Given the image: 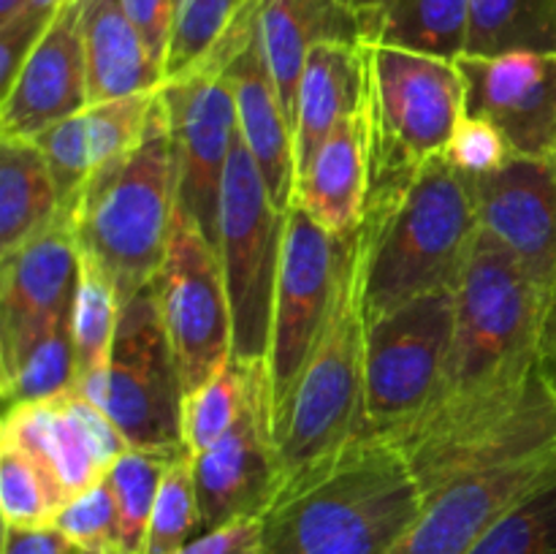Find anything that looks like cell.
Wrapping results in <instances>:
<instances>
[{
	"label": "cell",
	"instance_id": "obj_40",
	"mask_svg": "<svg viewBox=\"0 0 556 554\" xmlns=\"http://www.w3.org/2000/svg\"><path fill=\"white\" fill-rule=\"evenodd\" d=\"M443 158L456 172H462L470 179H478L503 168L514 158V150H510L505 136L489 119L465 112V117L456 125L454 136H451L448 147H445Z\"/></svg>",
	"mask_w": 556,
	"mask_h": 554
},
{
	"label": "cell",
	"instance_id": "obj_22",
	"mask_svg": "<svg viewBox=\"0 0 556 554\" xmlns=\"http://www.w3.org/2000/svg\"><path fill=\"white\" fill-rule=\"evenodd\" d=\"M372 179V136L369 109L364 106L315 150L307 166L296 174L293 204L302 206L318 226L340 239H351L362 228Z\"/></svg>",
	"mask_w": 556,
	"mask_h": 554
},
{
	"label": "cell",
	"instance_id": "obj_1",
	"mask_svg": "<svg viewBox=\"0 0 556 554\" xmlns=\"http://www.w3.org/2000/svg\"><path fill=\"white\" fill-rule=\"evenodd\" d=\"M421 511L402 451L386 438H356L277 494L261 516L264 554H391Z\"/></svg>",
	"mask_w": 556,
	"mask_h": 554
},
{
	"label": "cell",
	"instance_id": "obj_8",
	"mask_svg": "<svg viewBox=\"0 0 556 554\" xmlns=\"http://www.w3.org/2000/svg\"><path fill=\"white\" fill-rule=\"evenodd\" d=\"M76 391L112 418L130 449L188 451L182 440V375L152 286L123 302L106 369L79 380Z\"/></svg>",
	"mask_w": 556,
	"mask_h": 554
},
{
	"label": "cell",
	"instance_id": "obj_32",
	"mask_svg": "<svg viewBox=\"0 0 556 554\" xmlns=\"http://www.w3.org/2000/svg\"><path fill=\"white\" fill-rule=\"evenodd\" d=\"M179 454H185V451L163 454V451L128 449L106 473L114 503H117L119 552L123 554H144L147 530H150L163 473H166L168 462Z\"/></svg>",
	"mask_w": 556,
	"mask_h": 554
},
{
	"label": "cell",
	"instance_id": "obj_15",
	"mask_svg": "<svg viewBox=\"0 0 556 554\" xmlns=\"http://www.w3.org/2000/svg\"><path fill=\"white\" fill-rule=\"evenodd\" d=\"M0 443L25 451L68 503L106 478L130 449L112 418L79 391L5 411Z\"/></svg>",
	"mask_w": 556,
	"mask_h": 554
},
{
	"label": "cell",
	"instance_id": "obj_9",
	"mask_svg": "<svg viewBox=\"0 0 556 554\" xmlns=\"http://www.w3.org/2000/svg\"><path fill=\"white\" fill-rule=\"evenodd\" d=\"M282 231L286 212L271 201L237 130L223 174L215 250L231 304L233 358L239 364H266Z\"/></svg>",
	"mask_w": 556,
	"mask_h": 554
},
{
	"label": "cell",
	"instance_id": "obj_10",
	"mask_svg": "<svg viewBox=\"0 0 556 554\" xmlns=\"http://www.w3.org/2000/svg\"><path fill=\"white\" fill-rule=\"evenodd\" d=\"M456 326V288L424 293L367 320L364 413L358 438H386L440 391Z\"/></svg>",
	"mask_w": 556,
	"mask_h": 554
},
{
	"label": "cell",
	"instance_id": "obj_48",
	"mask_svg": "<svg viewBox=\"0 0 556 554\" xmlns=\"http://www.w3.org/2000/svg\"><path fill=\"white\" fill-rule=\"evenodd\" d=\"M68 554H79V549H76V546H71V552Z\"/></svg>",
	"mask_w": 556,
	"mask_h": 554
},
{
	"label": "cell",
	"instance_id": "obj_23",
	"mask_svg": "<svg viewBox=\"0 0 556 554\" xmlns=\"http://www.w3.org/2000/svg\"><path fill=\"white\" fill-rule=\"evenodd\" d=\"M367 98V49L364 41H324L309 49L296 87L293 144L296 174L315 155L326 136L356 114Z\"/></svg>",
	"mask_w": 556,
	"mask_h": 554
},
{
	"label": "cell",
	"instance_id": "obj_31",
	"mask_svg": "<svg viewBox=\"0 0 556 554\" xmlns=\"http://www.w3.org/2000/svg\"><path fill=\"white\" fill-rule=\"evenodd\" d=\"M250 0H174V25L168 38L163 85L204 68L223 47Z\"/></svg>",
	"mask_w": 556,
	"mask_h": 554
},
{
	"label": "cell",
	"instance_id": "obj_37",
	"mask_svg": "<svg viewBox=\"0 0 556 554\" xmlns=\"http://www.w3.org/2000/svg\"><path fill=\"white\" fill-rule=\"evenodd\" d=\"M157 90L114 98V101L87 106V141H90L92 172L117 161L134 150L144 136L155 109Z\"/></svg>",
	"mask_w": 556,
	"mask_h": 554
},
{
	"label": "cell",
	"instance_id": "obj_36",
	"mask_svg": "<svg viewBox=\"0 0 556 554\" xmlns=\"http://www.w3.org/2000/svg\"><path fill=\"white\" fill-rule=\"evenodd\" d=\"M470 554H556V473L519 500Z\"/></svg>",
	"mask_w": 556,
	"mask_h": 554
},
{
	"label": "cell",
	"instance_id": "obj_25",
	"mask_svg": "<svg viewBox=\"0 0 556 554\" xmlns=\"http://www.w3.org/2000/svg\"><path fill=\"white\" fill-rule=\"evenodd\" d=\"M90 106L163 87V65L152 58L123 0H79Z\"/></svg>",
	"mask_w": 556,
	"mask_h": 554
},
{
	"label": "cell",
	"instance_id": "obj_29",
	"mask_svg": "<svg viewBox=\"0 0 556 554\" xmlns=\"http://www.w3.org/2000/svg\"><path fill=\"white\" fill-rule=\"evenodd\" d=\"M556 52V0H470L465 54Z\"/></svg>",
	"mask_w": 556,
	"mask_h": 554
},
{
	"label": "cell",
	"instance_id": "obj_46",
	"mask_svg": "<svg viewBox=\"0 0 556 554\" xmlns=\"http://www.w3.org/2000/svg\"><path fill=\"white\" fill-rule=\"evenodd\" d=\"M342 3L348 5V9L356 14V20L362 22V36H364V22L369 20V14L375 11V5H378V0H342Z\"/></svg>",
	"mask_w": 556,
	"mask_h": 554
},
{
	"label": "cell",
	"instance_id": "obj_16",
	"mask_svg": "<svg viewBox=\"0 0 556 554\" xmlns=\"http://www.w3.org/2000/svg\"><path fill=\"white\" fill-rule=\"evenodd\" d=\"M552 473H556V443L454 478L424 500L416 527L391 554H470Z\"/></svg>",
	"mask_w": 556,
	"mask_h": 554
},
{
	"label": "cell",
	"instance_id": "obj_3",
	"mask_svg": "<svg viewBox=\"0 0 556 554\" xmlns=\"http://www.w3.org/2000/svg\"><path fill=\"white\" fill-rule=\"evenodd\" d=\"M554 302L556 297L543 291L508 250L478 231L456 286L448 367L429 405L505 394L530 383L541 373Z\"/></svg>",
	"mask_w": 556,
	"mask_h": 554
},
{
	"label": "cell",
	"instance_id": "obj_12",
	"mask_svg": "<svg viewBox=\"0 0 556 554\" xmlns=\"http://www.w3.org/2000/svg\"><path fill=\"white\" fill-rule=\"evenodd\" d=\"M348 239L334 237L313 221L302 206L286 210L280 269H277L271 337L266 375L271 389V413L280 411L302 375L326 318L331 313Z\"/></svg>",
	"mask_w": 556,
	"mask_h": 554
},
{
	"label": "cell",
	"instance_id": "obj_5",
	"mask_svg": "<svg viewBox=\"0 0 556 554\" xmlns=\"http://www.w3.org/2000/svg\"><path fill=\"white\" fill-rule=\"evenodd\" d=\"M364 348V253L356 231L345 242L334 304L324 331L291 394L275 413L280 492L342 454L362 432Z\"/></svg>",
	"mask_w": 556,
	"mask_h": 554
},
{
	"label": "cell",
	"instance_id": "obj_44",
	"mask_svg": "<svg viewBox=\"0 0 556 554\" xmlns=\"http://www.w3.org/2000/svg\"><path fill=\"white\" fill-rule=\"evenodd\" d=\"M541 364H543V373H546L548 386H552V391H554V396H556V302H554V307H552V315H548L546 335H543Z\"/></svg>",
	"mask_w": 556,
	"mask_h": 554
},
{
	"label": "cell",
	"instance_id": "obj_26",
	"mask_svg": "<svg viewBox=\"0 0 556 554\" xmlns=\"http://www.w3.org/2000/svg\"><path fill=\"white\" fill-rule=\"evenodd\" d=\"M58 221V188L36 141L0 139V255Z\"/></svg>",
	"mask_w": 556,
	"mask_h": 554
},
{
	"label": "cell",
	"instance_id": "obj_20",
	"mask_svg": "<svg viewBox=\"0 0 556 554\" xmlns=\"http://www.w3.org/2000/svg\"><path fill=\"white\" fill-rule=\"evenodd\" d=\"M0 259V345L74 315L81 253L65 217Z\"/></svg>",
	"mask_w": 556,
	"mask_h": 554
},
{
	"label": "cell",
	"instance_id": "obj_33",
	"mask_svg": "<svg viewBox=\"0 0 556 554\" xmlns=\"http://www.w3.org/2000/svg\"><path fill=\"white\" fill-rule=\"evenodd\" d=\"M253 364L237 358L217 369L206 383L188 391L182 400V440L190 454H201L223 438L242 413Z\"/></svg>",
	"mask_w": 556,
	"mask_h": 554
},
{
	"label": "cell",
	"instance_id": "obj_7",
	"mask_svg": "<svg viewBox=\"0 0 556 554\" xmlns=\"http://www.w3.org/2000/svg\"><path fill=\"white\" fill-rule=\"evenodd\" d=\"M386 440L402 451L427 500L454 478L554 445L556 396L541 364L521 389L429 405Z\"/></svg>",
	"mask_w": 556,
	"mask_h": 554
},
{
	"label": "cell",
	"instance_id": "obj_38",
	"mask_svg": "<svg viewBox=\"0 0 556 554\" xmlns=\"http://www.w3.org/2000/svg\"><path fill=\"white\" fill-rule=\"evenodd\" d=\"M36 147L41 150L49 172H52L54 188L60 199V217H68L74 204L79 201L87 179L92 177V155L87 141V112L65 117L52 128L36 136Z\"/></svg>",
	"mask_w": 556,
	"mask_h": 554
},
{
	"label": "cell",
	"instance_id": "obj_47",
	"mask_svg": "<svg viewBox=\"0 0 556 554\" xmlns=\"http://www.w3.org/2000/svg\"><path fill=\"white\" fill-rule=\"evenodd\" d=\"M79 554H123L119 549H112V552H79Z\"/></svg>",
	"mask_w": 556,
	"mask_h": 554
},
{
	"label": "cell",
	"instance_id": "obj_19",
	"mask_svg": "<svg viewBox=\"0 0 556 554\" xmlns=\"http://www.w3.org/2000/svg\"><path fill=\"white\" fill-rule=\"evenodd\" d=\"M90 106L79 0H65L3 87L0 139H36Z\"/></svg>",
	"mask_w": 556,
	"mask_h": 554
},
{
	"label": "cell",
	"instance_id": "obj_34",
	"mask_svg": "<svg viewBox=\"0 0 556 554\" xmlns=\"http://www.w3.org/2000/svg\"><path fill=\"white\" fill-rule=\"evenodd\" d=\"M65 500L52 478L16 445L0 443V511L3 525L38 530L52 527Z\"/></svg>",
	"mask_w": 556,
	"mask_h": 554
},
{
	"label": "cell",
	"instance_id": "obj_27",
	"mask_svg": "<svg viewBox=\"0 0 556 554\" xmlns=\"http://www.w3.org/2000/svg\"><path fill=\"white\" fill-rule=\"evenodd\" d=\"M79 380L71 318L0 345V391L5 411L68 394Z\"/></svg>",
	"mask_w": 556,
	"mask_h": 554
},
{
	"label": "cell",
	"instance_id": "obj_2",
	"mask_svg": "<svg viewBox=\"0 0 556 554\" xmlns=\"http://www.w3.org/2000/svg\"><path fill=\"white\" fill-rule=\"evenodd\" d=\"M478 231L472 179L443 155L421 166L400 199L367 206L358 228L367 320L459 286Z\"/></svg>",
	"mask_w": 556,
	"mask_h": 554
},
{
	"label": "cell",
	"instance_id": "obj_18",
	"mask_svg": "<svg viewBox=\"0 0 556 554\" xmlns=\"http://www.w3.org/2000/svg\"><path fill=\"white\" fill-rule=\"evenodd\" d=\"M472 188L481 234L556 297V163L514 155Z\"/></svg>",
	"mask_w": 556,
	"mask_h": 554
},
{
	"label": "cell",
	"instance_id": "obj_14",
	"mask_svg": "<svg viewBox=\"0 0 556 554\" xmlns=\"http://www.w3.org/2000/svg\"><path fill=\"white\" fill-rule=\"evenodd\" d=\"M201 532L242 516H264L280 492L275 413L266 364H253L248 400L233 427L210 449L193 454Z\"/></svg>",
	"mask_w": 556,
	"mask_h": 554
},
{
	"label": "cell",
	"instance_id": "obj_17",
	"mask_svg": "<svg viewBox=\"0 0 556 554\" xmlns=\"http://www.w3.org/2000/svg\"><path fill=\"white\" fill-rule=\"evenodd\" d=\"M465 112L489 119L514 155L556 163V52L462 54Z\"/></svg>",
	"mask_w": 556,
	"mask_h": 554
},
{
	"label": "cell",
	"instance_id": "obj_28",
	"mask_svg": "<svg viewBox=\"0 0 556 554\" xmlns=\"http://www.w3.org/2000/svg\"><path fill=\"white\" fill-rule=\"evenodd\" d=\"M470 33V0H378L364 41L459 60Z\"/></svg>",
	"mask_w": 556,
	"mask_h": 554
},
{
	"label": "cell",
	"instance_id": "obj_42",
	"mask_svg": "<svg viewBox=\"0 0 556 554\" xmlns=\"http://www.w3.org/2000/svg\"><path fill=\"white\" fill-rule=\"evenodd\" d=\"M123 5L134 25L139 27L152 58L161 65L166 63L168 38H172L174 25V0H123Z\"/></svg>",
	"mask_w": 556,
	"mask_h": 554
},
{
	"label": "cell",
	"instance_id": "obj_43",
	"mask_svg": "<svg viewBox=\"0 0 556 554\" xmlns=\"http://www.w3.org/2000/svg\"><path fill=\"white\" fill-rule=\"evenodd\" d=\"M71 543L54 527L22 530L3 525V554H68Z\"/></svg>",
	"mask_w": 556,
	"mask_h": 554
},
{
	"label": "cell",
	"instance_id": "obj_11",
	"mask_svg": "<svg viewBox=\"0 0 556 554\" xmlns=\"http://www.w3.org/2000/svg\"><path fill=\"white\" fill-rule=\"evenodd\" d=\"M150 286L188 394L233 358V320L215 244L182 206Z\"/></svg>",
	"mask_w": 556,
	"mask_h": 554
},
{
	"label": "cell",
	"instance_id": "obj_4",
	"mask_svg": "<svg viewBox=\"0 0 556 554\" xmlns=\"http://www.w3.org/2000/svg\"><path fill=\"white\" fill-rule=\"evenodd\" d=\"M179 210V168L166 101L157 90L144 136L117 161L96 168L65 221L128 302L161 269Z\"/></svg>",
	"mask_w": 556,
	"mask_h": 554
},
{
	"label": "cell",
	"instance_id": "obj_30",
	"mask_svg": "<svg viewBox=\"0 0 556 554\" xmlns=\"http://www.w3.org/2000/svg\"><path fill=\"white\" fill-rule=\"evenodd\" d=\"M119 310H123V299L109 272L92 255L81 253L79 286H76L74 315H71L79 380L106 369L114 337H117Z\"/></svg>",
	"mask_w": 556,
	"mask_h": 554
},
{
	"label": "cell",
	"instance_id": "obj_24",
	"mask_svg": "<svg viewBox=\"0 0 556 554\" xmlns=\"http://www.w3.org/2000/svg\"><path fill=\"white\" fill-rule=\"evenodd\" d=\"M255 33L291 123L309 49L324 41H364L362 22L342 0H258Z\"/></svg>",
	"mask_w": 556,
	"mask_h": 554
},
{
	"label": "cell",
	"instance_id": "obj_41",
	"mask_svg": "<svg viewBox=\"0 0 556 554\" xmlns=\"http://www.w3.org/2000/svg\"><path fill=\"white\" fill-rule=\"evenodd\" d=\"M177 554H264V519L261 516L233 519L195 536Z\"/></svg>",
	"mask_w": 556,
	"mask_h": 554
},
{
	"label": "cell",
	"instance_id": "obj_6",
	"mask_svg": "<svg viewBox=\"0 0 556 554\" xmlns=\"http://www.w3.org/2000/svg\"><path fill=\"white\" fill-rule=\"evenodd\" d=\"M372 179L367 204H391L421 166L445 155L465 117V79L456 60L364 41Z\"/></svg>",
	"mask_w": 556,
	"mask_h": 554
},
{
	"label": "cell",
	"instance_id": "obj_13",
	"mask_svg": "<svg viewBox=\"0 0 556 554\" xmlns=\"http://www.w3.org/2000/svg\"><path fill=\"white\" fill-rule=\"evenodd\" d=\"M179 168V206L217 244L220 188L237 136V101L223 65H204L161 87Z\"/></svg>",
	"mask_w": 556,
	"mask_h": 554
},
{
	"label": "cell",
	"instance_id": "obj_45",
	"mask_svg": "<svg viewBox=\"0 0 556 554\" xmlns=\"http://www.w3.org/2000/svg\"><path fill=\"white\" fill-rule=\"evenodd\" d=\"M27 0H0V27L9 25V22H14L16 16L25 11Z\"/></svg>",
	"mask_w": 556,
	"mask_h": 554
},
{
	"label": "cell",
	"instance_id": "obj_35",
	"mask_svg": "<svg viewBox=\"0 0 556 554\" xmlns=\"http://www.w3.org/2000/svg\"><path fill=\"white\" fill-rule=\"evenodd\" d=\"M195 536H201V505L193 478V454L185 451L174 456L163 473L144 554H177Z\"/></svg>",
	"mask_w": 556,
	"mask_h": 554
},
{
	"label": "cell",
	"instance_id": "obj_21",
	"mask_svg": "<svg viewBox=\"0 0 556 554\" xmlns=\"http://www.w3.org/2000/svg\"><path fill=\"white\" fill-rule=\"evenodd\" d=\"M223 68L231 81L244 147L258 166V174L264 177L275 206L286 212L293 204V190H296L293 123L282 106L275 79H271L255 25L244 36V41L228 54Z\"/></svg>",
	"mask_w": 556,
	"mask_h": 554
},
{
	"label": "cell",
	"instance_id": "obj_39",
	"mask_svg": "<svg viewBox=\"0 0 556 554\" xmlns=\"http://www.w3.org/2000/svg\"><path fill=\"white\" fill-rule=\"evenodd\" d=\"M54 530L79 552H112L119 549V514L109 481H98L71 498L54 516Z\"/></svg>",
	"mask_w": 556,
	"mask_h": 554
}]
</instances>
